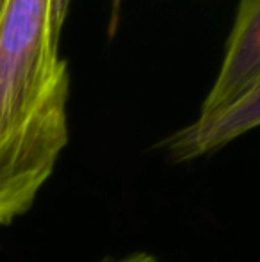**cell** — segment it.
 I'll return each mask as SVG.
<instances>
[{"label":"cell","instance_id":"1","mask_svg":"<svg viewBox=\"0 0 260 262\" xmlns=\"http://www.w3.org/2000/svg\"><path fill=\"white\" fill-rule=\"evenodd\" d=\"M50 0H0V225L32 207L68 145L69 70Z\"/></svg>","mask_w":260,"mask_h":262},{"label":"cell","instance_id":"2","mask_svg":"<svg viewBox=\"0 0 260 262\" xmlns=\"http://www.w3.org/2000/svg\"><path fill=\"white\" fill-rule=\"evenodd\" d=\"M260 86V0H239L218 75L198 116L235 104Z\"/></svg>","mask_w":260,"mask_h":262},{"label":"cell","instance_id":"3","mask_svg":"<svg viewBox=\"0 0 260 262\" xmlns=\"http://www.w3.org/2000/svg\"><path fill=\"white\" fill-rule=\"evenodd\" d=\"M260 127V86L208 116H196L185 127L175 130L160 148L175 162L196 161L225 148L228 143Z\"/></svg>","mask_w":260,"mask_h":262},{"label":"cell","instance_id":"4","mask_svg":"<svg viewBox=\"0 0 260 262\" xmlns=\"http://www.w3.org/2000/svg\"><path fill=\"white\" fill-rule=\"evenodd\" d=\"M69 6H72V0H50V25H52L54 38L59 43L69 13Z\"/></svg>","mask_w":260,"mask_h":262},{"label":"cell","instance_id":"5","mask_svg":"<svg viewBox=\"0 0 260 262\" xmlns=\"http://www.w3.org/2000/svg\"><path fill=\"white\" fill-rule=\"evenodd\" d=\"M104 262H159V260L146 252H135L130 253V255L120 257V259H105Z\"/></svg>","mask_w":260,"mask_h":262}]
</instances>
